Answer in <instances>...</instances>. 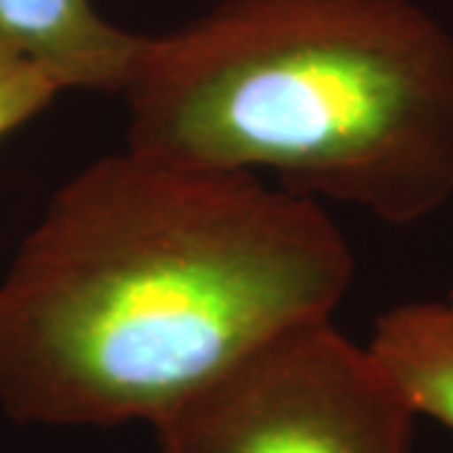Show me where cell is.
Instances as JSON below:
<instances>
[{
	"label": "cell",
	"instance_id": "cell-5",
	"mask_svg": "<svg viewBox=\"0 0 453 453\" xmlns=\"http://www.w3.org/2000/svg\"><path fill=\"white\" fill-rule=\"evenodd\" d=\"M368 350L416 416L453 428V323L443 303H405L383 312Z\"/></svg>",
	"mask_w": 453,
	"mask_h": 453
},
{
	"label": "cell",
	"instance_id": "cell-7",
	"mask_svg": "<svg viewBox=\"0 0 453 453\" xmlns=\"http://www.w3.org/2000/svg\"><path fill=\"white\" fill-rule=\"evenodd\" d=\"M443 305H446V310H449V318H451V323H453V290H451V295L443 300Z\"/></svg>",
	"mask_w": 453,
	"mask_h": 453
},
{
	"label": "cell",
	"instance_id": "cell-6",
	"mask_svg": "<svg viewBox=\"0 0 453 453\" xmlns=\"http://www.w3.org/2000/svg\"><path fill=\"white\" fill-rule=\"evenodd\" d=\"M58 94L38 65L0 41V139L35 119Z\"/></svg>",
	"mask_w": 453,
	"mask_h": 453
},
{
	"label": "cell",
	"instance_id": "cell-4",
	"mask_svg": "<svg viewBox=\"0 0 453 453\" xmlns=\"http://www.w3.org/2000/svg\"><path fill=\"white\" fill-rule=\"evenodd\" d=\"M0 41L61 91L119 96L142 35L98 16L91 0H0Z\"/></svg>",
	"mask_w": 453,
	"mask_h": 453
},
{
	"label": "cell",
	"instance_id": "cell-2",
	"mask_svg": "<svg viewBox=\"0 0 453 453\" xmlns=\"http://www.w3.org/2000/svg\"><path fill=\"white\" fill-rule=\"evenodd\" d=\"M127 146L413 225L453 199V35L416 0H222L142 35Z\"/></svg>",
	"mask_w": 453,
	"mask_h": 453
},
{
	"label": "cell",
	"instance_id": "cell-3",
	"mask_svg": "<svg viewBox=\"0 0 453 453\" xmlns=\"http://www.w3.org/2000/svg\"><path fill=\"white\" fill-rule=\"evenodd\" d=\"M416 413L368 345L290 325L169 405L159 453H411Z\"/></svg>",
	"mask_w": 453,
	"mask_h": 453
},
{
	"label": "cell",
	"instance_id": "cell-1",
	"mask_svg": "<svg viewBox=\"0 0 453 453\" xmlns=\"http://www.w3.org/2000/svg\"><path fill=\"white\" fill-rule=\"evenodd\" d=\"M353 277L320 202L127 146L50 196L0 280V408L151 423L262 340L333 318Z\"/></svg>",
	"mask_w": 453,
	"mask_h": 453
}]
</instances>
